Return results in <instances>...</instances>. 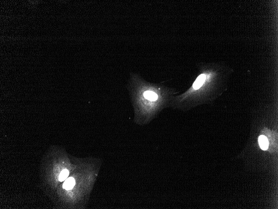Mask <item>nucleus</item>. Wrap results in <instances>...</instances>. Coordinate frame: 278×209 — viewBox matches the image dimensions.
<instances>
[{"label":"nucleus","mask_w":278,"mask_h":209,"mask_svg":"<svg viewBox=\"0 0 278 209\" xmlns=\"http://www.w3.org/2000/svg\"><path fill=\"white\" fill-rule=\"evenodd\" d=\"M76 182L74 178L70 177L66 179L63 185V188L67 190L72 189L75 185Z\"/></svg>","instance_id":"f03ea898"},{"label":"nucleus","mask_w":278,"mask_h":209,"mask_svg":"<svg viewBox=\"0 0 278 209\" xmlns=\"http://www.w3.org/2000/svg\"><path fill=\"white\" fill-rule=\"evenodd\" d=\"M69 174V172L68 170L64 169L61 172L60 175H59V180L60 182H63L67 179Z\"/></svg>","instance_id":"39448f33"},{"label":"nucleus","mask_w":278,"mask_h":209,"mask_svg":"<svg viewBox=\"0 0 278 209\" xmlns=\"http://www.w3.org/2000/svg\"><path fill=\"white\" fill-rule=\"evenodd\" d=\"M206 76L204 74H201L196 79L195 82L194 83L193 88L194 90H198L201 87L202 85L205 81Z\"/></svg>","instance_id":"f257e3e1"},{"label":"nucleus","mask_w":278,"mask_h":209,"mask_svg":"<svg viewBox=\"0 0 278 209\" xmlns=\"http://www.w3.org/2000/svg\"><path fill=\"white\" fill-rule=\"evenodd\" d=\"M144 97L151 101H154L157 99V95L151 91H146L144 93Z\"/></svg>","instance_id":"20e7f679"},{"label":"nucleus","mask_w":278,"mask_h":209,"mask_svg":"<svg viewBox=\"0 0 278 209\" xmlns=\"http://www.w3.org/2000/svg\"><path fill=\"white\" fill-rule=\"evenodd\" d=\"M259 143L261 149L266 150L268 149V141L266 136L264 135H261L259 138Z\"/></svg>","instance_id":"7ed1b4c3"}]
</instances>
